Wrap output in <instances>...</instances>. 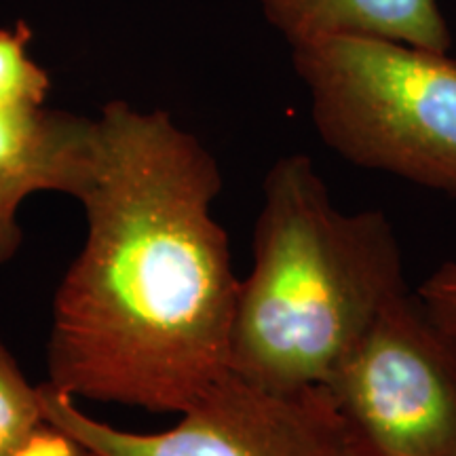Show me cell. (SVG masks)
<instances>
[{"label": "cell", "mask_w": 456, "mask_h": 456, "mask_svg": "<svg viewBox=\"0 0 456 456\" xmlns=\"http://www.w3.org/2000/svg\"><path fill=\"white\" fill-rule=\"evenodd\" d=\"M13 456H98L94 450L72 437L70 433L45 425L37 436L30 437Z\"/></svg>", "instance_id": "8fae6325"}, {"label": "cell", "mask_w": 456, "mask_h": 456, "mask_svg": "<svg viewBox=\"0 0 456 456\" xmlns=\"http://www.w3.org/2000/svg\"><path fill=\"white\" fill-rule=\"evenodd\" d=\"M363 456H456V334L406 292L328 380Z\"/></svg>", "instance_id": "277c9868"}, {"label": "cell", "mask_w": 456, "mask_h": 456, "mask_svg": "<svg viewBox=\"0 0 456 456\" xmlns=\"http://www.w3.org/2000/svg\"><path fill=\"white\" fill-rule=\"evenodd\" d=\"M319 138L346 161L456 197V60L385 38L292 49Z\"/></svg>", "instance_id": "3957f363"}, {"label": "cell", "mask_w": 456, "mask_h": 456, "mask_svg": "<svg viewBox=\"0 0 456 456\" xmlns=\"http://www.w3.org/2000/svg\"><path fill=\"white\" fill-rule=\"evenodd\" d=\"M91 117L0 108V220L21 228V203L37 192L72 197L83 180Z\"/></svg>", "instance_id": "8992f818"}, {"label": "cell", "mask_w": 456, "mask_h": 456, "mask_svg": "<svg viewBox=\"0 0 456 456\" xmlns=\"http://www.w3.org/2000/svg\"><path fill=\"white\" fill-rule=\"evenodd\" d=\"M21 241H24V232H21V228L9 226L0 220V266H4L9 260L15 258Z\"/></svg>", "instance_id": "7c38bea8"}, {"label": "cell", "mask_w": 456, "mask_h": 456, "mask_svg": "<svg viewBox=\"0 0 456 456\" xmlns=\"http://www.w3.org/2000/svg\"><path fill=\"white\" fill-rule=\"evenodd\" d=\"M45 420L98 456H363L326 387L269 391L226 372L174 427L118 429L38 385Z\"/></svg>", "instance_id": "5b68a950"}, {"label": "cell", "mask_w": 456, "mask_h": 456, "mask_svg": "<svg viewBox=\"0 0 456 456\" xmlns=\"http://www.w3.org/2000/svg\"><path fill=\"white\" fill-rule=\"evenodd\" d=\"M289 49L332 37L385 38L448 53L440 0H256Z\"/></svg>", "instance_id": "52a82bcc"}, {"label": "cell", "mask_w": 456, "mask_h": 456, "mask_svg": "<svg viewBox=\"0 0 456 456\" xmlns=\"http://www.w3.org/2000/svg\"><path fill=\"white\" fill-rule=\"evenodd\" d=\"M416 296L440 326L456 334V262H444L416 289Z\"/></svg>", "instance_id": "30bf717a"}, {"label": "cell", "mask_w": 456, "mask_h": 456, "mask_svg": "<svg viewBox=\"0 0 456 456\" xmlns=\"http://www.w3.org/2000/svg\"><path fill=\"white\" fill-rule=\"evenodd\" d=\"M34 32L26 21L0 28V108L41 110L47 106L51 77L30 53Z\"/></svg>", "instance_id": "ba28073f"}, {"label": "cell", "mask_w": 456, "mask_h": 456, "mask_svg": "<svg viewBox=\"0 0 456 456\" xmlns=\"http://www.w3.org/2000/svg\"><path fill=\"white\" fill-rule=\"evenodd\" d=\"M45 425L38 385L26 379L0 336V456H13Z\"/></svg>", "instance_id": "9c48e42d"}, {"label": "cell", "mask_w": 456, "mask_h": 456, "mask_svg": "<svg viewBox=\"0 0 456 456\" xmlns=\"http://www.w3.org/2000/svg\"><path fill=\"white\" fill-rule=\"evenodd\" d=\"M252 256L239 279L228 372L269 391L326 387L376 317L410 292L391 220L336 208L302 152L266 171Z\"/></svg>", "instance_id": "7a4b0ae2"}, {"label": "cell", "mask_w": 456, "mask_h": 456, "mask_svg": "<svg viewBox=\"0 0 456 456\" xmlns=\"http://www.w3.org/2000/svg\"><path fill=\"white\" fill-rule=\"evenodd\" d=\"M91 123L87 237L57 285L51 389L146 412H186L228 372L239 279L212 205L222 169L165 110L110 100Z\"/></svg>", "instance_id": "6da1fadb"}]
</instances>
